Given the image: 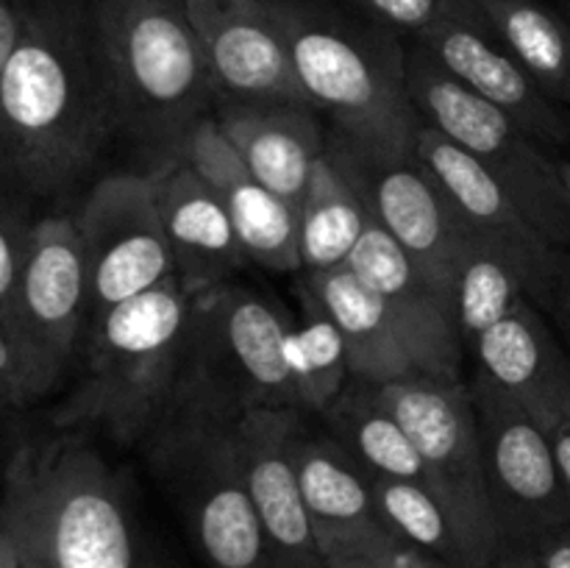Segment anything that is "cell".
<instances>
[{
	"instance_id": "7bdbcfd3",
	"label": "cell",
	"mask_w": 570,
	"mask_h": 568,
	"mask_svg": "<svg viewBox=\"0 0 570 568\" xmlns=\"http://www.w3.org/2000/svg\"><path fill=\"white\" fill-rule=\"evenodd\" d=\"M354 568H379L376 562H367V566H354Z\"/></svg>"
},
{
	"instance_id": "7a4b0ae2",
	"label": "cell",
	"mask_w": 570,
	"mask_h": 568,
	"mask_svg": "<svg viewBox=\"0 0 570 568\" xmlns=\"http://www.w3.org/2000/svg\"><path fill=\"white\" fill-rule=\"evenodd\" d=\"M0 529L20 568H150L120 477L78 434L11 451Z\"/></svg>"
},
{
	"instance_id": "5bb4252c",
	"label": "cell",
	"mask_w": 570,
	"mask_h": 568,
	"mask_svg": "<svg viewBox=\"0 0 570 568\" xmlns=\"http://www.w3.org/2000/svg\"><path fill=\"white\" fill-rule=\"evenodd\" d=\"M328 156L360 189L373 223L384 228L432 282L454 295V278L471 232L440 184L415 159H376L328 139Z\"/></svg>"
},
{
	"instance_id": "d590c367",
	"label": "cell",
	"mask_w": 570,
	"mask_h": 568,
	"mask_svg": "<svg viewBox=\"0 0 570 568\" xmlns=\"http://www.w3.org/2000/svg\"><path fill=\"white\" fill-rule=\"evenodd\" d=\"M379 568H449V566H443V562L434 560V557L423 555L421 549H415V546H410L404 540V543H401L399 549H395Z\"/></svg>"
},
{
	"instance_id": "603a6c76",
	"label": "cell",
	"mask_w": 570,
	"mask_h": 568,
	"mask_svg": "<svg viewBox=\"0 0 570 568\" xmlns=\"http://www.w3.org/2000/svg\"><path fill=\"white\" fill-rule=\"evenodd\" d=\"M215 120L245 167L298 215L328 148L312 106L223 104Z\"/></svg>"
},
{
	"instance_id": "1f68e13d",
	"label": "cell",
	"mask_w": 570,
	"mask_h": 568,
	"mask_svg": "<svg viewBox=\"0 0 570 568\" xmlns=\"http://www.w3.org/2000/svg\"><path fill=\"white\" fill-rule=\"evenodd\" d=\"M340 3L376 26L390 28L399 37L410 33L412 39H417L445 14L451 0H340Z\"/></svg>"
},
{
	"instance_id": "ffe728a7",
	"label": "cell",
	"mask_w": 570,
	"mask_h": 568,
	"mask_svg": "<svg viewBox=\"0 0 570 568\" xmlns=\"http://www.w3.org/2000/svg\"><path fill=\"white\" fill-rule=\"evenodd\" d=\"M476 373L504 390L549 434L570 421V351L534 301L495 323L468 349Z\"/></svg>"
},
{
	"instance_id": "e0dca14e",
	"label": "cell",
	"mask_w": 570,
	"mask_h": 568,
	"mask_svg": "<svg viewBox=\"0 0 570 568\" xmlns=\"http://www.w3.org/2000/svg\"><path fill=\"white\" fill-rule=\"evenodd\" d=\"M345 267H351L382 301L421 376L465 382V343L456 321L454 295L432 282L379 223L371 221Z\"/></svg>"
},
{
	"instance_id": "52a82bcc",
	"label": "cell",
	"mask_w": 570,
	"mask_h": 568,
	"mask_svg": "<svg viewBox=\"0 0 570 568\" xmlns=\"http://www.w3.org/2000/svg\"><path fill=\"white\" fill-rule=\"evenodd\" d=\"M287 334L282 312L243 284L223 282L193 295L173 395L232 418L301 410Z\"/></svg>"
},
{
	"instance_id": "9a60e30c",
	"label": "cell",
	"mask_w": 570,
	"mask_h": 568,
	"mask_svg": "<svg viewBox=\"0 0 570 568\" xmlns=\"http://www.w3.org/2000/svg\"><path fill=\"white\" fill-rule=\"evenodd\" d=\"M295 471L326 568L382 566L404 543L379 510L365 468L306 421L295 438Z\"/></svg>"
},
{
	"instance_id": "cb8c5ba5",
	"label": "cell",
	"mask_w": 570,
	"mask_h": 568,
	"mask_svg": "<svg viewBox=\"0 0 570 568\" xmlns=\"http://www.w3.org/2000/svg\"><path fill=\"white\" fill-rule=\"evenodd\" d=\"M306 287L337 323L351 362V379L393 384L421 376L382 301L351 267L309 273Z\"/></svg>"
},
{
	"instance_id": "3957f363",
	"label": "cell",
	"mask_w": 570,
	"mask_h": 568,
	"mask_svg": "<svg viewBox=\"0 0 570 568\" xmlns=\"http://www.w3.org/2000/svg\"><path fill=\"white\" fill-rule=\"evenodd\" d=\"M312 109L332 120V139L376 159H406L421 115L406 89L399 33L340 0H265Z\"/></svg>"
},
{
	"instance_id": "e575fe53",
	"label": "cell",
	"mask_w": 570,
	"mask_h": 568,
	"mask_svg": "<svg viewBox=\"0 0 570 568\" xmlns=\"http://www.w3.org/2000/svg\"><path fill=\"white\" fill-rule=\"evenodd\" d=\"M540 568H570V527L557 529L534 543Z\"/></svg>"
},
{
	"instance_id": "7c38bea8",
	"label": "cell",
	"mask_w": 570,
	"mask_h": 568,
	"mask_svg": "<svg viewBox=\"0 0 570 568\" xmlns=\"http://www.w3.org/2000/svg\"><path fill=\"white\" fill-rule=\"evenodd\" d=\"M87 271L76 221L70 215L42 217L31 226L14 317L28 401L42 399L67 371L87 334Z\"/></svg>"
},
{
	"instance_id": "7402d4cb",
	"label": "cell",
	"mask_w": 570,
	"mask_h": 568,
	"mask_svg": "<svg viewBox=\"0 0 570 568\" xmlns=\"http://www.w3.org/2000/svg\"><path fill=\"white\" fill-rule=\"evenodd\" d=\"M178 156L217 189L250 262L271 271H298V215L245 167L215 117L189 131Z\"/></svg>"
},
{
	"instance_id": "30bf717a",
	"label": "cell",
	"mask_w": 570,
	"mask_h": 568,
	"mask_svg": "<svg viewBox=\"0 0 570 568\" xmlns=\"http://www.w3.org/2000/svg\"><path fill=\"white\" fill-rule=\"evenodd\" d=\"M501 546H534L570 527V496L554 440L488 376L468 379Z\"/></svg>"
},
{
	"instance_id": "f1b7e54d",
	"label": "cell",
	"mask_w": 570,
	"mask_h": 568,
	"mask_svg": "<svg viewBox=\"0 0 570 568\" xmlns=\"http://www.w3.org/2000/svg\"><path fill=\"white\" fill-rule=\"evenodd\" d=\"M367 477H371L379 510L399 538L449 568H484L432 490L417 482H401V479H384L373 473Z\"/></svg>"
},
{
	"instance_id": "2e32d148",
	"label": "cell",
	"mask_w": 570,
	"mask_h": 568,
	"mask_svg": "<svg viewBox=\"0 0 570 568\" xmlns=\"http://www.w3.org/2000/svg\"><path fill=\"white\" fill-rule=\"evenodd\" d=\"M445 72L512 117L538 143H566L570 115L551 100L504 48L476 0H451L445 14L415 39Z\"/></svg>"
},
{
	"instance_id": "f35d334b",
	"label": "cell",
	"mask_w": 570,
	"mask_h": 568,
	"mask_svg": "<svg viewBox=\"0 0 570 568\" xmlns=\"http://www.w3.org/2000/svg\"><path fill=\"white\" fill-rule=\"evenodd\" d=\"M551 440H554L557 462H560L562 479H566V488H568V496H570V421L566 423V427L557 429V432L551 434Z\"/></svg>"
},
{
	"instance_id": "60d3db41",
	"label": "cell",
	"mask_w": 570,
	"mask_h": 568,
	"mask_svg": "<svg viewBox=\"0 0 570 568\" xmlns=\"http://www.w3.org/2000/svg\"><path fill=\"white\" fill-rule=\"evenodd\" d=\"M560 170H562V178H566V189L570 198V161H560Z\"/></svg>"
},
{
	"instance_id": "4fadbf2b",
	"label": "cell",
	"mask_w": 570,
	"mask_h": 568,
	"mask_svg": "<svg viewBox=\"0 0 570 568\" xmlns=\"http://www.w3.org/2000/svg\"><path fill=\"white\" fill-rule=\"evenodd\" d=\"M412 156L440 184L471 237L507 256L521 273L529 298L543 312H551L568 251L551 245L510 193L471 154L432 126L417 131Z\"/></svg>"
},
{
	"instance_id": "9c48e42d",
	"label": "cell",
	"mask_w": 570,
	"mask_h": 568,
	"mask_svg": "<svg viewBox=\"0 0 570 568\" xmlns=\"http://www.w3.org/2000/svg\"><path fill=\"white\" fill-rule=\"evenodd\" d=\"M379 390L421 454L426 488L454 518L479 562L495 568L501 535L468 382L415 376Z\"/></svg>"
},
{
	"instance_id": "d6986e66",
	"label": "cell",
	"mask_w": 570,
	"mask_h": 568,
	"mask_svg": "<svg viewBox=\"0 0 570 568\" xmlns=\"http://www.w3.org/2000/svg\"><path fill=\"white\" fill-rule=\"evenodd\" d=\"M301 410H250L237 421L245 482L267 540L271 568H326L295 471Z\"/></svg>"
},
{
	"instance_id": "8d00e7d4",
	"label": "cell",
	"mask_w": 570,
	"mask_h": 568,
	"mask_svg": "<svg viewBox=\"0 0 570 568\" xmlns=\"http://www.w3.org/2000/svg\"><path fill=\"white\" fill-rule=\"evenodd\" d=\"M551 315L557 317V323H560V329L566 332L568 345H570V251L566 256V267H562L560 287H557L554 304H551Z\"/></svg>"
},
{
	"instance_id": "f546056e",
	"label": "cell",
	"mask_w": 570,
	"mask_h": 568,
	"mask_svg": "<svg viewBox=\"0 0 570 568\" xmlns=\"http://www.w3.org/2000/svg\"><path fill=\"white\" fill-rule=\"evenodd\" d=\"M523 301H532L521 273L507 256L471 237L454 278V304L465 354L488 329L504 321Z\"/></svg>"
},
{
	"instance_id": "8fae6325",
	"label": "cell",
	"mask_w": 570,
	"mask_h": 568,
	"mask_svg": "<svg viewBox=\"0 0 570 568\" xmlns=\"http://www.w3.org/2000/svg\"><path fill=\"white\" fill-rule=\"evenodd\" d=\"M72 221L87 271V332L117 304L176 276L150 173L106 176Z\"/></svg>"
},
{
	"instance_id": "ba28073f",
	"label": "cell",
	"mask_w": 570,
	"mask_h": 568,
	"mask_svg": "<svg viewBox=\"0 0 570 568\" xmlns=\"http://www.w3.org/2000/svg\"><path fill=\"white\" fill-rule=\"evenodd\" d=\"M406 89L423 126H432L471 154L551 245L570 251L566 178L560 161L549 159L532 134L456 81L417 42L406 50Z\"/></svg>"
},
{
	"instance_id": "d4e9b609",
	"label": "cell",
	"mask_w": 570,
	"mask_h": 568,
	"mask_svg": "<svg viewBox=\"0 0 570 568\" xmlns=\"http://www.w3.org/2000/svg\"><path fill=\"white\" fill-rule=\"evenodd\" d=\"M321 418L332 429V438L367 473L417 482L426 488V468H423L421 454L376 384L351 379Z\"/></svg>"
},
{
	"instance_id": "836d02e7",
	"label": "cell",
	"mask_w": 570,
	"mask_h": 568,
	"mask_svg": "<svg viewBox=\"0 0 570 568\" xmlns=\"http://www.w3.org/2000/svg\"><path fill=\"white\" fill-rule=\"evenodd\" d=\"M22 20H26V0H0V81L20 39Z\"/></svg>"
},
{
	"instance_id": "74e56055",
	"label": "cell",
	"mask_w": 570,
	"mask_h": 568,
	"mask_svg": "<svg viewBox=\"0 0 570 568\" xmlns=\"http://www.w3.org/2000/svg\"><path fill=\"white\" fill-rule=\"evenodd\" d=\"M495 568H540L534 546H501Z\"/></svg>"
},
{
	"instance_id": "44dd1931",
	"label": "cell",
	"mask_w": 570,
	"mask_h": 568,
	"mask_svg": "<svg viewBox=\"0 0 570 568\" xmlns=\"http://www.w3.org/2000/svg\"><path fill=\"white\" fill-rule=\"evenodd\" d=\"M176 278L189 295L228 282L245 256L217 189L176 156L150 170Z\"/></svg>"
},
{
	"instance_id": "5b68a950",
	"label": "cell",
	"mask_w": 570,
	"mask_h": 568,
	"mask_svg": "<svg viewBox=\"0 0 570 568\" xmlns=\"http://www.w3.org/2000/svg\"><path fill=\"white\" fill-rule=\"evenodd\" d=\"M189 304L173 276L106 312L87 332V368L56 427H98L120 445H142L176 390Z\"/></svg>"
},
{
	"instance_id": "ac0fdd59",
	"label": "cell",
	"mask_w": 570,
	"mask_h": 568,
	"mask_svg": "<svg viewBox=\"0 0 570 568\" xmlns=\"http://www.w3.org/2000/svg\"><path fill=\"white\" fill-rule=\"evenodd\" d=\"M223 104L312 106L265 0H187Z\"/></svg>"
},
{
	"instance_id": "8992f818",
	"label": "cell",
	"mask_w": 570,
	"mask_h": 568,
	"mask_svg": "<svg viewBox=\"0 0 570 568\" xmlns=\"http://www.w3.org/2000/svg\"><path fill=\"white\" fill-rule=\"evenodd\" d=\"M237 421L173 395L142 449L212 568H271L245 482Z\"/></svg>"
},
{
	"instance_id": "484cf974",
	"label": "cell",
	"mask_w": 570,
	"mask_h": 568,
	"mask_svg": "<svg viewBox=\"0 0 570 568\" xmlns=\"http://www.w3.org/2000/svg\"><path fill=\"white\" fill-rule=\"evenodd\" d=\"M371 212L348 173L328 156L315 167L298 209V254L306 273L337 271L371 226Z\"/></svg>"
},
{
	"instance_id": "ab89813d",
	"label": "cell",
	"mask_w": 570,
	"mask_h": 568,
	"mask_svg": "<svg viewBox=\"0 0 570 568\" xmlns=\"http://www.w3.org/2000/svg\"><path fill=\"white\" fill-rule=\"evenodd\" d=\"M0 568H20L17 566L14 549H11V543H9V538L3 535V529H0Z\"/></svg>"
},
{
	"instance_id": "d6a6232c",
	"label": "cell",
	"mask_w": 570,
	"mask_h": 568,
	"mask_svg": "<svg viewBox=\"0 0 570 568\" xmlns=\"http://www.w3.org/2000/svg\"><path fill=\"white\" fill-rule=\"evenodd\" d=\"M28 404L26 388H22V368L17 345L6 326L0 323V418L14 407Z\"/></svg>"
},
{
	"instance_id": "83f0119b",
	"label": "cell",
	"mask_w": 570,
	"mask_h": 568,
	"mask_svg": "<svg viewBox=\"0 0 570 568\" xmlns=\"http://www.w3.org/2000/svg\"><path fill=\"white\" fill-rule=\"evenodd\" d=\"M301 321L287 334V360L301 410L323 415L351 382L345 340L312 290L301 282Z\"/></svg>"
},
{
	"instance_id": "4316f807",
	"label": "cell",
	"mask_w": 570,
	"mask_h": 568,
	"mask_svg": "<svg viewBox=\"0 0 570 568\" xmlns=\"http://www.w3.org/2000/svg\"><path fill=\"white\" fill-rule=\"evenodd\" d=\"M532 81L570 109V20L538 0H476Z\"/></svg>"
},
{
	"instance_id": "4dcf8cb0",
	"label": "cell",
	"mask_w": 570,
	"mask_h": 568,
	"mask_svg": "<svg viewBox=\"0 0 570 568\" xmlns=\"http://www.w3.org/2000/svg\"><path fill=\"white\" fill-rule=\"evenodd\" d=\"M28 239H31V226L17 212L0 206V323L11 340H14L17 293H20Z\"/></svg>"
},
{
	"instance_id": "6da1fadb",
	"label": "cell",
	"mask_w": 570,
	"mask_h": 568,
	"mask_svg": "<svg viewBox=\"0 0 570 568\" xmlns=\"http://www.w3.org/2000/svg\"><path fill=\"white\" fill-rule=\"evenodd\" d=\"M111 128L92 0H26L0 81V170L59 193L89 170Z\"/></svg>"
},
{
	"instance_id": "b9f144b4",
	"label": "cell",
	"mask_w": 570,
	"mask_h": 568,
	"mask_svg": "<svg viewBox=\"0 0 570 568\" xmlns=\"http://www.w3.org/2000/svg\"><path fill=\"white\" fill-rule=\"evenodd\" d=\"M562 14H566L570 20V0H562Z\"/></svg>"
},
{
	"instance_id": "277c9868",
	"label": "cell",
	"mask_w": 570,
	"mask_h": 568,
	"mask_svg": "<svg viewBox=\"0 0 570 568\" xmlns=\"http://www.w3.org/2000/svg\"><path fill=\"white\" fill-rule=\"evenodd\" d=\"M92 22L115 128L176 159L220 100L187 0H92Z\"/></svg>"
}]
</instances>
